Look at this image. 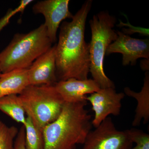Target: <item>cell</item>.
Masks as SVG:
<instances>
[{
  "instance_id": "4fadbf2b",
  "label": "cell",
  "mask_w": 149,
  "mask_h": 149,
  "mask_svg": "<svg viewBox=\"0 0 149 149\" xmlns=\"http://www.w3.org/2000/svg\"><path fill=\"white\" fill-rule=\"evenodd\" d=\"M124 94L136 99L137 105L135 110V116L132 125H140L143 120L144 124L148 122L149 120V72L146 71L144 78L143 85L139 93L132 91L128 87L124 88Z\"/></svg>"
},
{
  "instance_id": "8fae6325",
  "label": "cell",
  "mask_w": 149,
  "mask_h": 149,
  "mask_svg": "<svg viewBox=\"0 0 149 149\" xmlns=\"http://www.w3.org/2000/svg\"><path fill=\"white\" fill-rule=\"evenodd\" d=\"M54 85L64 102L71 103L85 101L88 94L91 95L100 89L93 79L82 80L70 78L58 81Z\"/></svg>"
},
{
  "instance_id": "8992f818",
  "label": "cell",
  "mask_w": 149,
  "mask_h": 149,
  "mask_svg": "<svg viewBox=\"0 0 149 149\" xmlns=\"http://www.w3.org/2000/svg\"><path fill=\"white\" fill-rule=\"evenodd\" d=\"M83 145L82 149H130L133 143L126 130H117L108 117L89 132Z\"/></svg>"
},
{
  "instance_id": "3957f363",
  "label": "cell",
  "mask_w": 149,
  "mask_h": 149,
  "mask_svg": "<svg viewBox=\"0 0 149 149\" xmlns=\"http://www.w3.org/2000/svg\"><path fill=\"white\" fill-rule=\"evenodd\" d=\"M45 24L26 34H17L0 53L2 74L28 69L40 56L52 47Z\"/></svg>"
},
{
  "instance_id": "30bf717a",
  "label": "cell",
  "mask_w": 149,
  "mask_h": 149,
  "mask_svg": "<svg viewBox=\"0 0 149 149\" xmlns=\"http://www.w3.org/2000/svg\"><path fill=\"white\" fill-rule=\"evenodd\" d=\"M29 85H54L56 75V45L38 58L28 68Z\"/></svg>"
},
{
  "instance_id": "6da1fadb",
  "label": "cell",
  "mask_w": 149,
  "mask_h": 149,
  "mask_svg": "<svg viewBox=\"0 0 149 149\" xmlns=\"http://www.w3.org/2000/svg\"><path fill=\"white\" fill-rule=\"evenodd\" d=\"M93 1L85 2L70 22L60 26L56 45V75L58 82L70 78L88 79L90 72V44L85 41L86 19Z\"/></svg>"
},
{
  "instance_id": "9c48e42d",
  "label": "cell",
  "mask_w": 149,
  "mask_h": 149,
  "mask_svg": "<svg viewBox=\"0 0 149 149\" xmlns=\"http://www.w3.org/2000/svg\"><path fill=\"white\" fill-rule=\"evenodd\" d=\"M118 37L107 49L106 55L120 53L123 56L122 64L124 66L134 65L140 58L149 59V40L136 39L117 31Z\"/></svg>"
},
{
  "instance_id": "5bb4252c",
  "label": "cell",
  "mask_w": 149,
  "mask_h": 149,
  "mask_svg": "<svg viewBox=\"0 0 149 149\" xmlns=\"http://www.w3.org/2000/svg\"><path fill=\"white\" fill-rule=\"evenodd\" d=\"M0 111L22 125L26 122V112L18 95L13 94L0 99Z\"/></svg>"
},
{
  "instance_id": "ba28073f",
  "label": "cell",
  "mask_w": 149,
  "mask_h": 149,
  "mask_svg": "<svg viewBox=\"0 0 149 149\" xmlns=\"http://www.w3.org/2000/svg\"><path fill=\"white\" fill-rule=\"evenodd\" d=\"M69 0H45L37 2L32 7L35 14L45 17V26L52 43L57 41V32L62 22L71 19L73 15L69 9Z\"/></svg>"
},
{
  "instance_id": "44dd1931",
  "label": "cell",
  "mask_w": 149,
  "mask_h": 149,
  "mask_svg": "<svg viewBox=\"0 0 149 149\" xmlns=\"http://www.w3.org/2000/svg\"><path fill=\"white\" fill-rule=\"evenodd\" d=\"M2 73L1 72V71H0V76H1V75Z\"/></svg>"
},
{
  "instance_id": "ffe728a7",
  "label": "cell",
  "mask_w": 149,
  "mask_h": 149,
  "mask_svg": "<svg viewBox=\"0 0 149 149\" xmlns=\"http://www.w3.org/2000/svg\"><path fill=\"white\" fill-rule=\"evenodd\" d=\"M149 59H144L143 60L141 61V63H140V66L141 69L144 71H148L149 69Z\"/></svg>"
},
{
  "instance_id": "277c9868",
  "label": "cell",
  "mask_w": 149,
  "mask_h": 149,
  "mask_svg": "<svg viewBox=\"0 0 149 149\" xmlns=\"http://www.w3.org/2000/svg\"><path fill=\"white\" fill-rule=\"evenodd\" d=\"M116 22L115 17L106 11L95 15L90 21L92 34L89 43L90 72L100 88H115L113 82L105 73L104 62L107 49L118 37L113 29Z\"/></svg>"
},
{
  "instance_id": "5b68a950",
  "label": "cell",
  "mask_w": 149,
  "mask_h": 149,
  "mask_svg": "<svg viewBox=\"0 0 149 149\" xmlns=\"http://www.w3.org/2000/svg\"><path fill=\"white\" fill-rule=\"evenodd\" d=\"M18 95L27 116L42 130L58 118L65 103L54 85H29Z\"/></svg>"
},
{
  "instance_id": "52a82bcc",
  "label": "cell",
  "mask_w": 149,
  "mask_h": 149,
  "mask_svg": "<svg viewBox=\"0 0 149 149\" xmlns=\"http://www.w3.org/2000/svg\"><path fill=\"white\" fill-rule=\"evenodd\" d=\"M125 95L117 93L114 88H100L98 91L87 96L86 100L92 106L95 113L92 125L97 127L110 115L118 116L120 114L121 101Z\"/></svg>"
},
{
  "instance_id": "2e32d148",
  "label": "cell",
  "mask_w": 149,
  "mask_h": 149,
  "mask_svg": "<svg viewBox=\"0 0 149 149\" xmlns=\"http://www.w3.org/2000/svg\"><path fill=\"white\" fill-rule=\"evenodd\" d=\"M18 131L15 126H8L0 120V149H13Z\"/></svg>"
},
{
  "instance_id": "7a4b0ae2",
  "label": "cell",
  "mask_w": 149,
  "mask_h": 149,
  "mask_svg": "<svg viewBox=\"0 0 149 149\" xmlns=\"http://www.w3.org/2000/svg\"><path fill=\"white\" fill-rule=\"evenodd\" d=\"M87 104L65 102L58 118L43 129L44 149H75L83 145L93 125Z\"/></svg>"
},
{
  "instance_id": "e0dca14e",
  "label": "cell",
  "mask_w": 149,
  "mask_h": 149,
  "mask_svg": "<svg viewBox=\"0 0 149 149\" xmlns=\"http://www.w3.org/2000/svg\"><path fill=\"white\" fill-rule=\"evenodd\" d=\"M130 140L136 146L130 149H149V135L143 130L132 129L126 130Z\"/></svg>"
},
{
  "instance_id": "ac0fdd59",
  "label": "cell",
  "mask_w": 149,
  "mask_h": 149,
  "mask_svg": "<svg viewBox=\"0 0 149 149\" xmlns=\"http://www.w3.org/2000/svg\"><path fill=\"white\" fill-rule=\"evenodd\" d=\"M118 26H128L129 28L128 29H123V33H124L125 35H131L136 32L141 33V34H143L144 35L149 36V29H146V28H141V27H135L134 26H132L128 22V24H124L122 22L120 21V24Z\"/></svg>"
},
{
  "instance_id": "d6986e66",
  "label": "cell",
  "mask_w": 149,
  "mask_h": 149,
  "mask_svg": "<svg viewBox=\"0 0 149 149\" xmlns=\"http://www.w3.org/2000/svg\"><path fill=\"white\" fill-rule=\"evenodd\" d=\"M13 149H26L25 143V129L22 125L19 130L14 141Z\"/></svg>"
},
{
  "instance_id": "7c38bea8",
  "label": "cell",
  "mask_w": 149,
  "mask_h": 149,
  "mask_svg": "<svg viewBox=\"0 0 149 149\" xmlns=\"http://www.w3.org/2000/svg\"><path fill=\"white\" fill-rule=\"evenodd\" d=\"M29 85L28 69L16 70L0 76V99L9 95L21 94Z\"/></svg>"
},
{
  "instance_id": "9a60e30c",
  "label": "cell",
  "mask_w": 149,
  "mask_h": 149,
  "mask_svg": "<svg viewBox=\"0 0 149 149\" xmlns=\"http://www.w3.org/2000/svg\"><path fill=\"white\" fill-rule=\"evenodd\" d=\"M26 149H44L45 142L43 130L38 128L29 116L24 125Z\"/></svg>"
}]
</instances>
